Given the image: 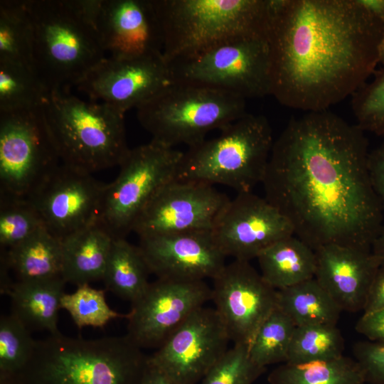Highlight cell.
<instances>
[{
  "label": "cell",
  "mask_w": 384,
  "mask_h": 384,
  "mask_svg": "<svg viewBox=\"0 0 384 384\" xmlns=\"http://www.w3.org/2000/svg\"><path fill=\"white\" fill-rule=\"evenodd\" d=\"M245 100L212 86L176 80L139 106L137 117L152 141L190 148L203 142L208 132L220 131L247 114Z\"/></svg>",
  "instance_id": "obj_7"
},
{
  "label": "cell",
  "mask_w": 384,
  "mask_h": 384,
  "mask_svg": "<svg viewBox=\"0 0 384 384\" xmlns=\"http://www.w3.org/2000/svg\"><path fill=\"white\" fill-rule=\"evenodd\" d=\"M42 108L61 164L92 174L119 166L128 153L124 114L109 105L53 89Z\"/></svg>",
  "instance_id": "obj_4"
},
{
  "label": "cell",
  "mask_w": 384,
  "mask_h": 384,
  "mask_svg": "<svg viewBox=\"0 0 384 384\" xmlns=\"http://www.w3.org/2000/svg\"><path fill=\"white\" fill-rule=\"evenodd\" d=\"M383 32L357 0H270V95L305 112L329 110L374 74Z\"/></svg>",
  "instance_id": "obj_2"
},
{
  "label": "cell",
  "mask_w": 384,
  "mask_h": 384,
  "mask_svg": "<svg viewBox=\"0 0 384 384\" xmlns=\"http://www.w3.org/2000/svg\"><path fill=\"white\" fill-rule=\"evenodd\" d=\"M256 259L261 276L276 290L314 278L315 250L294 235L273 243Z\"/></svg>",
  "instance_id": "obj_24"
},
{
  "label": "cell",
  "mask_w": 384,
  "mask_h": 384,
  "mask_svg": "<svg viewBox=\"0 0 384 384\" xmlns=\"http://www.w3.org/2000/svg\"><path fill=\"white\" fill-rule=\"evenodd\" d=\"M211 300L233 344L249 345L277 306V290L247 261L233 260L213 279Z\"/></svg>",
  "instance_id": "obj_17"
},
{
  "label": "cell",
  "mask_w": 384,
  "mask_h": 384,
  "mask_svg": "<svg viewBox=\"0 0 384 384\" xmlns=\"http://www.w3.org/2000/svg\"><path fill=\"white\" fill-rule=\"evenodd\" d=\"M315 252L314 279L342 311H363L380 267L372 250L331 244L319 247Z\"/></svg>",
  "instance_id": "obj_21"
},
{
  "label": "cell",
  "mask_w": 384,
  "mask_h": 384,
  "mask_svg": "<svg viewBox=\"0 0 384 384\" xmlns=\"http://www.w3.org/2000/svg\"><path fill=\"white\" fill-rule=\"evenodd\" d=\"M48 90L33 68L0 62V112L38 107Z\"/></svg>",
  "instance_id": "obj_30"
},
{
  "label": "cell",
  "mask_w": 384,
  "mask_h": 384,
  "mask_svg": "<svg viewBox=\"0 0 384 384\" xmlns=\"http://www.w3.org/2000/svg\"><path fill=\"white\" fill-rule=\"evenodd\" d=\"M0 62L33 68V26L24 1H0Z\"/></svg>",
  "instance_id": "obj_29"
},
{
  "label": "cell",
  "mask_w": 384,
  "mask_h": 384,
  "mask_svg": "<svg viewBox=\"0 0 384 384\" xmlns=\"http://www.w3.org/2000/svg\"><path fill=\"white\" fill-rule=\"evenodd\" d=\"M211 300L205 281L156 279L132 304L127 334L142 349L158 348L192 314Z\"/></svg>",
  "instance_id": "obj_13"
},
{
  "label": "cell",
  "mask_w": 384,
  "mask_h": 384,
  "mask_svg": "<svg viewBox=\"0 0 384 384\" xmlns=\"http://www.w3.org/2000/svg\"><path fill=\"white\" fill-rule=\"evenodd\" d=\"M0 384H16L10 376H0Z\"/></svg>",
  "instance_id": "obj_47"
},
{
  "label": "cell",
  "mask_w": 384,
  "mask_h": 384,
  "mask_svg": "<svg viewBox=\"0 0 384 384\" xmlns=\"http://www.w3.org/2000/svg\"><path fill=\"white\" fill-rule=\"evenodd\" d=\"M274 142L266 117L247 113L183 152L176 179L252 192L264 180Z\"/></svg>",
  "instance_id": "obj_5"
},
{
  "label": "cell",
  "mask_w": 384,
  "mask_h": 384,
  "mask_svg": "<svg viewBox=\"0 0 384 384\" xmlns=\"http://www.w3.org/2000/svg\"><path fill=\"white\" fill-rule=\"evenodd\" d=\"M102 2L103 0H66L73 12L95 30Z\"/></svg>",
  "instance_id": "obj_41"
},
{
  "label": "cell",
  "mask_w": 384,
  "mask_h": 384,
  "mask_svg": "<svg viewBox=\"0 0 384 384\" xmlns=\"http://www.w3.org/2000/svg\"><path fill=\"white\" fill-rule=\"evenodd\" d=\"M353 358L366 383L384 384V341H363L353 346Z\"/></svg>",
  "instance_id": "obj_38"
},
{
  "label": "cell",
  "mask_w": 384,
  "mask_h": 384,
  "mask_svg": "<svg viewBox=\"0 0 384 384\" xmlns=\"http://www.w3.org/2000/svg\"><path fill=\"white\" fill-rule=\"evenodd\" d=\"M295 325L277 307L261 324L248 345L251 359L257 366L284 363Z\"/></svg>",
  "instance_id": "obj_32"
},
{
  "label": "cell",
  "mask_w": 384,
  "mask_h": 384,
  "mask_svg": "<svg viewBox=\"0 0 384 384\" xmlns=\"http://www.w3.org/2000/svg\"><path fill=\"white\" fill-rule=\"evenodd\" d=\"M384 309V267H380L369 290L363 313Z\"/></svg>",
  "instance_id": "obj_42"
},
{
  "label": "cell",
  "mask_w": 384,
  "mask_h": 384,
  "mask_svg": "<svg viewBox=\"0 0 384 384\" xmlns=\"http://www.w3.org/2000/svg\"><path fill=\"white\" fill-rule=\"evenodd\" d=\"M226 257L250 262L277 241L294 235L290 221L265 198L240 193L229 202L211 230Z\"/></svg>",
  "instance_id": "obj_18"
},
{
  "label": "cell",
  "mask_w": 384,
  "mask_h": 384,
  "mask_svg": "<svg viewBox=\"0 0 384 384\" xmlns=\"http://www.w3.org/2000/svg\"><path fill=\"white\" fill-rule=\"evenodd\" d=\"M45 228L36 208L28 198H0V245L11 248Z\"/></svg>",
  "instance_id": "obj_34"
},
{
  "label": "cell",
  "mask_w": 384,
  "mask_h": 384,
  "mask_svg": "<svg viewBox=\"0 0 384 384\" xmlns=\"http://www.w3.org/2000/svg\"><path fill=\"white\" fill-rule=\"evenodd\" d=\"M230 339L214 308H200L148 356L178 384H197L228 349Z\"/></svg>",
  "instance_id": "obj_15"
},
{
  "label": "cell",
  "mask_w": 384,
  "mask_h": 384,
  "mask_svg": "<svg viewBox=\"0 0 384 384\" xmlns=\"http://www.w3.org/2000/svg\"><path fill=\"white\" fill-rule=\"evenodd\" d=\"M277 306L296 326L336 325L343 311L314 278L277 290Z\"/></svg>",
  "instance_id": "obj_26"
},
{
  "label": "cell",
  "mask_w": 384,
  "mask_h": 384,
  "mask_svg": "<svg viewBox=\"0 0 384 384\" xmlns=\"http://www.w3.org/2000/svg\"><path fill=\"white\" fill-rule=\"evenodd\" d=\"M368 170L372 186L384 215V141L378 147L370 152Z\"/></svg>",
  "instance_id": "obj_39"
},
{
  "label": "cell",
  "mask_w": 384,
  "mask_h": 384,
  "mask_svg": "<svg viewBox=\"0 0 384 384\" xmlns=\"http://www.w3.org/2000/svg\"><path fill=\"white\" fill-rule=\"evenodd\" d=\"M270 384H366L358 363L351 357L302 363H284L268 375Z\"/></svg>",
  "instance_id": "obj_28"
},
{
  "label": "cell",
  "mask_w": 384,
  "mask_h": 384,
  "mask_svg": "<svg viewBox=\"0 0 384 384\" xmlns=\"http://www.w3.org/2000/svg\"><path fill=\"white\" fill-rule=\"evenodd\" d=\"M230 198L213 186L174 179L151 198L132 232L139 238L212 230Z\"/></svg>",
  "instance_id": "obj_16"
},
{
  "label": "cell",
  "mask_w": 384,
  "mask_h": 384,
  "mask_svg": "<svg viewBox=\"0 0 384 384\" xmlns=\"http://www.w3.org/2000/svg\"><path fill=\"white\" fill-rule=\"evenodd\" d=\"M265 369L251 359L248 345L233 344L210 368L200 384H252Z\"/></svg>",
  "instance_id": "obj_36"
},
{
  "label": "cell",
  "mask_w": 384,
  "mask_h": 384,
  "mask_svg": "<svg viewBox=\"0 0 384 384\" xmlns=\"http://www.w3.org/2000/svg\"><path fill=\"white\" fill-rule=\"evenodd\" d=\"M61 309L68 311L80 329L85 326L103 328L111 320L127 316L112 309L107 303L105 290L93 288L89 284L78 286L73 293H65Z\"/></svg>",
  "instance_id": "obj_33"
},
{
  "label": "cell",
  "mask_w": 384,
  "mask_h": 384,
  "mask_svg": "<svg viewBox=\"0 0 384 384\" xmlns=\"http://www.w3.org/2000/svg\"><path fill=\"white\" fill-rule=\"evenodd\" d=\"M371 250L378 260L380 267H384V225L374 240Z\"/></svg>",
  "instance_id": "obj_45"
},
{
  "label": "cell",
  "mask_w": 384,
  "mask_h": 384,
  "mask_svg": "<svg viewBox=\"0 0 384 384\" xmlns=\"http://www.w3.org/2000/svg\"><path fill=\"white\" fill-rule=\"evenodd\" d=\"M1 264L13 271L17 281L62 277V242L43 228L21 243L3 250Z\"/></svg>",
  "instance_id": "obj_25"
},
{
  "label": "cell",
  "mask_w": 384,
  "mask_h": 384,
  "mask_svg": "<svg viewBox=\"0 0 384 384\" xmlns=\"http://www.w3.org/2000/svg\"><path fill=\"white\" fill-rule=\"evenodd\" d=\"M163 54L132 58L105 57L75 85L92 101L122 113L146 102L176 81Z\"/></svg>",
  "instance_id": "obj_12"
},
{
  "label": "cell",
  "mask_w": 384,
  "mask_h": 384,
  "mask_svg": "<svg viewBox=\"0 0 384 384\" xmlns=\"http://www.w3.org/2000/svg\"><path fill=\"white\" fill-rule=\"evenodd\" d=\"M373 75L351 97V107L356 124L363 132L384 137V67Z\"/></svg>",
  "instance_id": "obj_37"
},
{
  "label": "cell",
  "mask_w": 384,
  "mask_h": 384,
  "mask_svg": "<svg viewBox=\"0 0 384 384\" xmlns=\"http://www.w3.org/2000/svg\"><path fill=\"white\" fill-rule=\"evenodd\" d=\"M357 1L384 26V0H357Z\"/></svg>",
  "instance_id": "obj_44"
},
{
  "label": "cell",
  "mask_w": 384,
  "mask_h": 384,
  "mask_svg": "<svg viewBox=\"0 0 384 384\" xmlns=\"http://www.w3.org/2000/svg\"><path fill=\"white\" fill-rule=\"evenodd\" d=\"M66 282L63 277L39 281L14 282L6 294L11 298V312L30 331L60 334L58 312Z\"/></svg>",
  "instance_id": "obj_22"
},
{
  "label": "cell",
  "mask_w": 384,
  "mask_h": 384,
  "mask_svg": "<svg viewBox=\"0 0 384 384\" xmlns=\"http://www.w3.org/2000/svg\"><path fill=\"white\" fill-rule=\"evenodd\" d=\"M344 339L336 325L295 326L284 363H302L343 356Z\"/></svg>",
  "instance_id": "obj_31"
},
{
  "label": "cell",
  "mask_w": 384,
  "mask_h": 384,
  "mask_svg": "<svg viewBox=\"0 0 384 384\" xmlns=\"http://www.w3.org/2000/svg\"><path fill=\"white\" fill-rule=\"evenodd\" d=\"M96 31L110 56L163 54V33L154 0H103Z\"/></svg>",
  "instance_id": "obj_20"
},
{
  "label": "cell",
  "mask_w": 384,
  "mask_h": 384,
  "mask_svg": "<svg viewBox=\"0 0 384 384\" xmlns=\"http://www.w3.org/2000/svg\"><path fill=\"white\" fill-rule=\"evenodd\" d=\"M151 274L138 246L126 238L114 239L102 278L106 290L136 302L146 291Z\"/></svg>",
  "instance_id": "obj_27"
},
{
  "label": "cell",
  "mask_w": 384,
  "mask_h": 384,
  "mask_svg": "<svg viewBox=\"0 0 384 384\" xmlns=\"http://www.w3.org/2000/svg\"><path fill=\"white\" fill-rule=\"evenodd\" d=\"M171 63L224 40L266 35L270 0H154Z\"/></svg>",
  "instance_id": "obj_6"
},
{
  "label": "cell",
  "mask_w": 384,
  "mask_h": 384,
  "mask_svg": "<svg viewBox=\"0 0 384 384\" xmlns=\"http://www.w3.org/2000/svg\"><path fill=\"white\" fill-rule=\"evenodd\" d=\"M183 153L152 140L129 149L106 184L97 222L113 239L126 238L155 194L176 179Z\"/></svg>",
  "instance_id": "obj_9"
},
{
  "label": "cell",
  "mask_w": 384,
  "mask_h": 384,
  "mask_svg": "<svg viewBox=\"0 0 384 384\" xmlns=\"http://www.w3.org/2000/svg\"><path fill=\"white\" fill-rule=\"evenodd\" d=\"M26 326L14 315L0 319V376L17 373L28 361L36 341Z\"/></svg>",
  "instance_id": "obj_35"
},
{
  "label": "cell",
  "mask_w": 384,
  "mask_h": 384,
  "mask_svg": "<svg viewBox=\"0 0 384 384\" xmlns=\"http://www.w3.org/2000/svg\"><path fill=\"white\" fill-rule=\"evenodd\" d=\"M113 240L98 223L61 240L64 281L78 287L102 279Z\"/></svg>",
  "instance_id": "obj_23"
},
{
  "label": "cell",
  "mask_w": 384,
  "mask_h": 384,
  "mask_svg": "<svg viewBox=\"0 0 384 384\" xmlns=\"http://www.w3.org/2000/svg\"><path fill=\"white\" fill-rule=\"evenodd\" d=\"M368 145L356 124L329 110L292 117L274 140L265 198L314 250L331 244L371 250L383 227Z\"/></svg>",
  "instance_id": "obj_1"
},
{
  "label": "cell",
  "mask_w": 384,
  "mask_h": 384,
  "mask_svg": "<svg viewBox=\"0 0 384 384\" xmlns=\"http://www.w3.org/2000/svg\"><path fill=\"white\" fill-rule=\"evenodd\" d=\"M357 332L370 341H384V309L365 312L356 324Z\"/></svg>",
  "instance_id": "obj_40"
},
{
  "label": "cell",
  "mask_w": 384,
  "mask_h": 384,
  "mask_svg": "<svg viewBox=\"0 0 384 384\" xmlns=\"http://www.w3.org/2000/svg\"><path fill=\"white\" fill-rule=\"evenodd\" d=\"M33 26V68L48 90H65L105 57L96 30L66 0H24Z\"/></svg>",
  "instance_id": "obj_8"
},
{
  "label": "cell",
  "mask_w": 384,
  "mask_h": 384,
  "mask_svg": "<svg viewBox=\"0 0 384 384\" xmlns=\"http://www.w3.org/2000/svg\"><path fill=\"white\" fill-rule=\"evenodd\" d=\"M378 59H379V64H381L382 67H384V32L382 35V37L379 43Z\"/></svg>",
  "instance_id": "obj_46"
},
{
  "label": "cell",
  "mask_w": 384,
  "mask_h": 384,
  "mask_svg": "<svg viewBox=\"0 0 384 384\" xmlns=\"http://www.w3.org/2000/svg\"><path fill=\"white\" fill-rule=\"evenodd\" d=\"M169 63L177 80L212 86L245 100L270 95L266 35L233 37Z\"/></svg>",
  "instance_id": "obj_10"
},
{
  "label": "cell",
  "mask_w": 384,
  "mask_h": 384,
  "mask_svg": "<svg viewBox=\"0 0 384 384\" xmlns=\"http://www.w3.org/2000/svg\"><path fill=\"white\" fill-rule=\"evenodd\" d=\"M139 247L151 274L157 279L205 281L226 265L211 230L164 234L139 238Z\"/></svg>",
  "instance_id": "obj_19"
},
{
  "label": "cell",
  "mask_w": 384,
  "mask_h": 384,
  "mask_svg": "<svg viewBox=\"0 0 384 384\" xmlns=\"http://www.w3.org/2000/svg\"><path fill=\"white\" fill-rule=\"evenodd\" d=\"M148 356L127 336L36 341L16 384H140Z\"/></svg>",
  "instance_id": "obj_3"
},
{
  "label": "cell",
  "mask_w": 384,
  "mask_h": 384,
  "mask_svg": "<svg viewBox=\"0 0 384 384\" xmlns=\"http://www.w3.org/2000/svg\"><path fill=\"white\" fill-rule=\"evenodd\" d=\"M60 164L42 103L0 112V198H27Z\"/></svg>",
  "instance_id": "obj_11"
},
{
  "label": "cell",
  "mask_w": 384,
  "mask_h": 384,
  "mask_svg": "<svg viewBox=\"0 0 384 384\" xmlns=\"http://www.w3.org/2000/svg\"><path fill=\"white\" fill-rule=\"evenodd\" d=\"M140 384H178L147 360Z\"/></svg>",
  "instance_id": "obj_43"
},
{
  "label": "cell",
  "mask_w": 384,
  "mask_h": 384,
  "mask_svg": "<svg viewBox=\"0 0 384 384\" xmlns=\"http://www.w3.org/2000/svg\"><path fill=\"white\" fill-rule=\"evenodd\" d=\"M106 184L60 164L27 198L45 228L63 240L97 223Z\"/></svg>",
  "instance_id": "obj_14"
}]
</instances>
